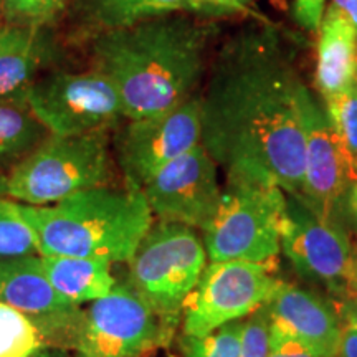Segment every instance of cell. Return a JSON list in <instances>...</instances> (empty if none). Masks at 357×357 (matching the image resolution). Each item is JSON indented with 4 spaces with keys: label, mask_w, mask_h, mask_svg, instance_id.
I'll return each mask as SVG.
<instances>
[{
    "label": "cell",
    "mask_w": 357,
    "mask_h": 357,
    "mask_svg": "<svg viewBox=\"0 0 357 357\" xmlns=\"http://www.w3.org/2000/svg\"><path fill=\"white\" fill-rule=\"evenodd\" d=\"M294 53L270 22L223 40L199 91L202 144L227 181L278 185L301 194L306 141Z\"/></svg>",
    "instance_id": "cell-1"
},
{
    "label": "cell",
    "mask_w": 357,
    "mask_h": 357,
    "mask_svg": "<svg viewBox=\"0 0 357 357\" xmlns=\"http://www.w3.org/2000/svg\"><path fill=\"white\" fill-rule=\"evenodd\" d=\"M215 22L167 13L88 40L91 68L121 95L124 118L164 113L197 95L207 75Z\"/></svg>",
    "instance_id": "cell-2"
},
{
    "label": "cell",
    "mask_w": 357,
    "mask_h": 357,
    "mask_svg": "<svg viewBox=\"0 0 357 357\" xmlns=\"http://www.w3.org/2000/svg\"><path fill=\"white\" fill-rule=\"evenodd\" d=\"M8 202L37 236L38 255L128 263L154 223L144 192L126 185L82 190L53 205Z\"/></svg>",
    "instance_id": "cell-3"
},
{
    "label": "cell",
    "mask_w": 357,
    "mask_h": 357,
    "mask_svg": "<svg viewBox=\"0 0 357 357\" xmlns=\"http://www.w3.org/2000/svg\"><path fill=\"white\" fill-rule=\"evenodd\" d=\"M111 134H50L7 174L8 199L26 205H53L77 192L114 185Z\"/></svg>",
    "instance_id": "cell-4"
},
{
    "label": "cell",
    "mask_w": 357,
    "mask_h": 357,
    "mask_svg": "<svg viewBox=\"0 0 357 357\" xmlns=\"http://www.w3.org/2000/svg\"><path fill=\"white\" fill-rule=\"evenodd\" d=\"M207 260L197 230L158 220L126 263L124 283L160 318L178 324Z\"/></svg>",
    "instance_id": "cell-5"
},
{
    "label": "cell",
    "mask_w": 357,
    "mask_h": 357,
    "mask_svg": "<svg viewBox=\"0 0 357 357\" xmlns=\"http://www.w3.org/2000/svg\"><path fill=\"white\" fill-rule=\"evenodd\" d=\"M287 194L278 185L227 181L220 204L200 230L211 261L268 265L281 252Z\"/></svg>",
    "instance_id": "cell-6"
},
{
    "label": "cell",
    "mask_w": 357,
    "mask_h": 357,
    "mask_svg": "<svg viewBox=\"0 0 357 357\" xmlns=\"http://www.w3.org/2000/svg\"><path fill=\"white\" fill-rule=\"evenodd\" d=\"M25 102L35 118L56 136L114 131L124 118L123 101L114 83L96 70H55L40 77Z\"/></svg>",
    "instance_id": "cell-7"
},
{
    "label": "cell",
    "mask_w": 357,
    "mask_h": 357,
    "mask_svg": "<svg viewBox=\"0 0 357 357\" xmlns=\"http://www.w3.org/2000/svg\"><path fill=\"white\" fill-rule=\"evenodd\" d=\"M202 141L199 93L164 113L126 119L111 134L123 185L142 190L164 166Z\"/></svg>",
    "instance_id": "cell-8"
},
{
    "label": "cell",
    "mask_w": 357,
    "mask_h": 357,
    "mask_svg": "<svg viewBox=\"0 0 357 357\" xmlns=\"http://www.w3.org/2000/svg\"><path fill=\"white\" fill-rule=\"evenodd\" d=\"M176 328L118 281L108 296L84 307L71 357H147L169 344Z\"/></svg>",
    "instance_id": "cell-9"
},
{
    "label": "cell",
    "mask_w": 357,
    "mask_h": 357,
    "mask_svg": "<svg viewBox=\"0 0 357 357\" xmlns=\"http://www.w3.org/2000/svg\"><path fill=\"white\" fill-rule=\"evenodd\" d=\"M298 111L306 141L305 176L300 199L321 220L349 229V202L357 177L339 144L323 106L303 83L298 93Z\"/></svg>",
    "instance_id": "cell-10"
},
{
    "label": "cell",
    "mask_w": 357,
    "mask_h": 357,
    "mask_svg": "<svg viewBox=\"0 0 357 357\" xmlns=\"http://www.w3.org/2000/svg\"><path fill=\"white\" fill-rule=\"evenodd\" d=\"M280 280L268 265L240 260L211 261L182 312L184 336H202L265 306Z\"/></svg>",
    "instance_id": "cell-11"
},
{
    "label": "cell",
    "mask_w": 357,
    "mask_h": 357,
    "mask_svg": "<svg viewBox=\"0 0 357 357\" xmlns=\"http://www.w3.org/2000/svg\"><path fill=\"white\" fill-rule=\"evenodd\" d=\"M280 242L294 271L333 298L342 296L357 278V255L347 230L321 220L293 195H287Z\"/></svg>",
    "instance_id": "cell-12"
},
{
    "label": "cell",
    "mask_w": 357,
    "mask_h": 357,
    "mask_svg": "<svg viewBox=\"0 0 357 357\" xmlns=\"http://www.w3.org/2000/svg\"><path fill=\"white\" fill-rule=\"evenodd\" d=\"M142 192L158 220L202 230L215 213L223 189L217 162L197 144L160 169Z\"/></svg>",
    "instance_id": "cell-13"
},
{
    "label": "cell",
    "mask_w": 357,
    "mask_h": 357,
    "mask_svg": "<svg viewBox=\"0 0 357 357\" xmlns=\"http://www.w3.org/2000/svg\"><path fill=\"white\" fill-rule=\"evenodd\" d=\"M0 303L37 319L53 346L73 351L84 319V307L61 298L50 287L40 255L0 258Z\"/></svg>",
    "instance_id": "cell-14"
},
{
    "label": "cell",
    "mask_w": 357,
    "mask_h": 357,
    "mask_svg": "<svg viewBox=\"0 0 357 357\" xmlns=\"http://www.w3.org/2000/svg\"><path fill=\"white\" fill-rule=\"evenodd\" d=\"M266 307L275 328L321 356L337 357L344 324L333 301L280 280Z\"/></svg>",
    "instance_id": "cell-15"
},
{
    "label": "cell",
    "mask_w": 357,
    "mask_h": 357,
    "mask_svg": "<svg viewBox=\"0 0 357 357\" xmlns=\"http://www.w3.org/2000/svg\"><path fill=\"white\" fill-rule=\"evenodd\" d=\"M357 83V33L349 22L329 7L319 25L316 84L323 98Z\"/></svg>",
    "instance_id": "cell-16"
},
{
    "label": "cell",
    "mask_w": 357,
    "mask_h": 357,
    "mask_svg": "<svg viewBox=\"0 0 357 357\" xmlns=\"http://www.w3.org/2000/svg\"><path fill=\"white\" fill-rule=\"evenodd\" d=\"M50 287L73 305L83 306L108 296L118 284L113 263L95 257L40 255Z\"/></svg>",
    "instance_id": "cell-17"
},
{
    "label": "cell",
    "mask_w": 357,
    "mask_h": 357,
    "mask_svg": "<svg viewBox=\"0 0 357 357\" xmlns=\"http://www.w3.org/2000/svg\"><path fill=\"white\" fill-rule=\"evenodd\" d=\"M184 0H73L70 6L75 35L88 40L98 33L181 12Z\"/></svg>",
    "instance_id": "cell-18"
},
{
    "label": "cell",
    "mask_w": 357,
    "mask_h": 357,
    "mask_svg": "<svg viewBox=\"0 0 357 357\" xmlns=\"http://www.w3.org/2000/svg\"><path fill=\"white\" fill-rule=\"evenodd\" d=\"M58 53L50 29H40L20 47L0 55V102H25L26 91L40 78V70L50 65Z\"/></svg>",
    "instance_id": "cell-19"
},
{
    "label": "cell",
    "mask_w": 357,
    "mask_h": 357,
    "mask_svg": "<svg viewBox=\"0 0 357 357\" xmlns=\"http://www.w3.org/2000/svg\"><path fill=\"white\" fill-rule=\"evenodd\" d=\"M48 136L26 102H0V172L19 166Z\"/></svg>",
    "instance_id": "cell-20"
},
{
    "label": "cell",
    "mask_w": 357,
    "mask_h": 357,
    "mask_svg": "<svg viewBox=\"0 0 357 357\" xmlns=\"http://www.w3.org/2000/svg\"><path fill=\"white\" fill-rule=\"evenodd\" d=\"M50 347L55 346L37 319L0 303V357H33Z\"/></svg>",
    "instance_id": "cell-21"
},
{
    "label": "cell",
    "mask_w": 357,
    "mask_h": 357,
    "mask_svg": "<svg viewBox=\"0 0 357 357\" xmlns=\"http://www.w3.org/2000/svg\"><path fill=\"white\" fill-rule=\"evenodd\" d=\"M326 114L357 177V83L324 100Z\"/></svg>",
    "instance_id": "cell-22"
},
{
    "label": "cell",
    "mask_w": 357,
    "mask_h": 357,
    "mask_svg": "<svg viewBox=\"0 0 357 357\" xmlns=\"http://www.w3.org/2000/svg\"><path fill=\"white\" fill-rule=\"evenodd\" d=\"M73 0H2V24L22 29H52Z\"/></svg>",
    "instance_id": "cell-23"
},
{
    "label": "cell",
    "mask_w": 357,
    "mask_h": 357,
    "mask_svg": "<svg viewBox=\"0 0 357 357\" xmlns=\"http://www.w3.org/2000/svg\"><path fill=\"white\" fill-rule=\"evenodd\" d=\"M242 328L243 319H238L202 336H184V357H240Z\"/></svg>",
    "instance_id": "cell-24"
},
{
    "label": "cell",
    "mask_w": 357,
    "mask_h": 357,
    "mask_svg": "<svg viewBox=\"0 0 357 357\" xmlns=\"http://www.w3.org/2000/svg\"><path fill=\"white\" fill-rule=\"evenodd\" d=\"M38 255L37 236L12 211L8 199L0 200V258Z\"/></svg>",
    "instance_id": "cell-25"
},
{
    "label": "cell",
    "mask_w": 357,
    "mask_h": 357,
    "mask_svg": "<svg viewBox=\"0 0 357 357\" xmlns=\"http://www.w3.org/2000/svg\"><path fill=\"white\" fill-rule=\"evenodd\" d=\"M255 2L257 0H184L181 12L211 22L242 15H252L260 22H268L265 17L253 12Z\"/></svg>",
    "instance_id": "cell-26"
},
{
    "label": "cell",
    "mask_w": 357,
    "mask_h": 357,
    "mask_svg": "<svg viewBox=\"0 0 357 357\" xmlns=\"http://www.w3.org/2000/svg\"><path fill=\"white\" fill-rule=\"evenodd\" d=\"M271 319L266 305L243 319L240 357H268Z\"/></svg>",
    "instance_id": "cell-27"
},
{
    "label": "cell",
    "mask_w": 357,
    "mask_h": 357,
    "mask_svg": "<svg viewBox=\"0 0 357 357\" xmlns=\"http://www.w3.org/2000/svg\"><path fill=\"white\" fill-rule=\"evenodd\" d=\"M268 357H324L271 324Z\"/></svg>",
    "instance_id": "cell-28"
},
{
    "label": "cell",
    "mask_w": 357,
    "mask_h": 357,
    "mask_svg": "<svg viewBox=\"0 0 357 357\" xmlns=\"http://www.w3.org/2000/svg\"><path fill=\"white\" fill-rule=\"evenodd\" d=\"M326 0H294V19L307 32H318L324 17Z\"/></svg>",
    "instance_id": "cell-29"
},
{
    "label": "cell",
    "mask_w": 357,
    "mask_h": 357,
    "mask_svg": "<svg viewBox=\"0 0 357 357\" xmlns=\"http://www.w3.org/2000/svg\"><path fill=\"white\" fill-rule=\"evenodd\" d=\"M333 305L341 316L342 324L351 326L357 331V278L342 296L333 298Z\"/></svg>",
    "instance_id": "cell-30"
},
{
    "label": "cell",
    "mask_w": 357,
    "mask_h": 357,
    "mask_svg": "<svg viewBox=\"0 0 357 357\" xmlns=\"http://www.w3.org/2000/svg\"><path fill=\"white\" fill-rule=\"evenodd\" d=\"M38 30L40 29H22V26L0 24V55L30 42Z\"/></svg>",
    "instance_id": "cell-31"
},
{
    "label": "cell",
    "mask_w": 357,
    "mask_h": 357,
    "mask_svg": "<svg viewBox=\"0 0 357 357\" xmlns=\"http://www.w3.org/2000/svg\"><path fill=\"white\" fill-rule=\"evenodd\" d=\"M337 357H357V331L344 324Z\"/></svg>",
    "instance_id": "cell-32"
},
{
    "label": "cell",
    "mask_w": 357,
    "mask_h": 357,
    "mask_svg": "<svg viewBox=\"0 0 357 357\" xmlns=\"http://www.w3.org/2000/svg\"><path fill=\"white\" fill-rule=\"evenodd\" d=\"M331 8L344 17L357 33V0H333Z\"/></svg>",
    "instance_id": "cell-33"
},
{
    "label": "cell",
    "mask_w": 357,
    "mask_h": 357,
    "mask_svg": "<svg viewBox=\"0 0 357 357\" xmlns=\"http://www.w3.org/2000/svg\"><path fill=\"white\" fill-rule=\"evenodd\" d=\"M349 213H351V227L357 229V182L352 189L351 202H349Z\"/></svg>",
    "instance_id": "cell-34"
},
{
    "label": "cell",
    "mask_w": 357,
    "mask_h": 357,
    "mask_svg": "<svg viewBox=\"0 0 357 357\" xmlns=\"http://www.w3.org/2000/svg\"><path fill=\"white\" fill-rule=\"evenodd\" d=\"M33 357H71V351L60 349V347H50V349H45Z\"/></svg>",
    "instance_id": "cell-35"
},
{
    "label": "cell",
    "mask_w": 357,
    "mask_h": 357,
    "mask_svg": "<svg viewBox=\"0 0 357 357\" xmlns=\"http://www.w3.org/2000/svg\"><path fill=\"white\" fill-rule=\"evenodd\" d=\"M8 199V184H7V174L0 172V200Z\"/></svg>",
    "instance_id": "cell-36"
},
{
    "label": "cell",
    "mask_w": 357,
    "mask_h": 357,
    "mask_svg": "<svg viewBox=\"0 0 357 357\" xmlns=\"http://www.w3.org/2000/svg\"><path fill=\"white\" fill-rule=\"evenodd\" d=\"M0 24H2V0H0Z\"/></svg>",
    "instance_id": "cell-37"
}]
</instances>
